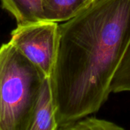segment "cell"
Segmentation results:
<instances>
[{
    "instance_id": "obj_2",
    "label": "cell",
    "mask_w": 130,
    "mask_h": 130,
    "mask_svg": "<svg viewBox=\"0 0 130 130\" xmlns=\"http://www.w3.org/2000/svg\"><path fill=\"white\" fill-rule=\"evenodd\" d=\"M45 77L10 42L0 47V130H27Z\"/></svg>"
},
{
    "instance_id": "obj_3",
    "label": "cell",
    "mask_w": 130,
    "mask_h": 130,
    "mask_svg": "<svg viewBox=\"0 0 130 130\" xmlns=\"http://www.w3.org/2000/svg\"><path fill=\"white\" fill-rule=\"evenodd\" d=\"M59 23L47 20L17 25L9 42L41 73L51 78L58 46Z\"/></svg>"
},
{
    "instance_id": "obj_8",
    "label": "cell",
    "mask_w": 130,
    "mask_h": 130,
    "mask_svg": "<svg viewBox=\"0 0 130 130\" xmlns=\"http://www.w3.org/2000/svg\"><path fill=\"white\" fill-rule=\"evenodd\" d=\"M130 92V44L111 84L112 93Z\"/></svg>"
},
{
    "instance_id": "obj_6",
    "label": "cell",
    "mask_w": 130,
    "mask_h": 130,
    "mask_svg": "<svg viewBox=\"0 0 130 130\" xmlns=\"http://www.w3.org/2000/svg\"><path fill=\"white\" fill-rule=\"evenodd\" d=\"M90 0H44V19L57 23L66 22L87 7Z\"/></svg>"
},
{
    "instance_id": "obj_1",
    "label": "cell",
    "mask_w": 130,
    "mask_h": 130,
    "mask_svg": "<svg viewBox=\"0 0 130 130\" xmlns=\"http://www.w3.org/2000/svg\"><path fill=\"white\" fill-rule=\"evenodd\" d=\"M130 44V0H95L59 24L50 78L58 125L96 112Z\"/></svg>"
},
{
    "instance_id": "obj_10",
    "label": "cell",
    "mask_w": 130,
    "mask_h": 130,
    "mask_svg": "<svg viewBox=\"0 0 130 130\" xmlns=\"http://www.w3.org/2000/svg\"><path fill=\"white\" fill-rule=\"evenodd\" d=\"M90 2H91V0H90ZM90 4H89V5H90Z\"/></svg>"
},
{
    "instance_id": "obj_9",
    "label": "cell",
    "mask_w": 130,
    "mask_h": 130,
    "mask_svg": "<svg viewBox=\"0 0 130 130\" xmlns=\"http://www.w3.org/2000/svg\"><path fill=\"white\" fill-rule=\"evenodd\" d=\"M94 1H95V0H91V2H90V4H91V3H92L93 2H94Z\"/></svg>"
},
{
    "instance_id": "obj_7",
    "label": "cell",
    "mask_w": 130,
    "mask_h": 130,
    "mask_svg": "<svg viewBox=\"0 0 130 130\" xmlns=\"http://www.w3.org/2000/svg\"><path fill=\"white\" fill-rule=\"evenodd\" d=\"M58 130H125V128L111 121L93 116H86L60 127Z\"/></svg>"
},
{
    "instance_id": "obj_4",
    "label": "cell",
    "mask_w": 130,
    "mask_h": 130,
    "mask_svg": "<svg viewBox=\"0 0 130 130\" xmlns=\"http://www.w3.org/2000/svg\"><path fill=\"white\" fill-rule=\"evenodd\" d=\"M58 128L50 78H44L27 130H58Z\"/></svg>"
},
{
    "instance_id": "obj_5",
    "label": "cell",
    "mask_w": 130,
    "mask_h": 130,
    "mask_svg": "<svg viewBox=\"0 0 130 130\" xmlns=\"http://www.w3.org/2000/svg\"><path fill=\"white\" fill-rule=\"evenodd\" d=\"M2 7L23 25L45 20L44 0H1Z\"/></svg>"
}]
</instances>
